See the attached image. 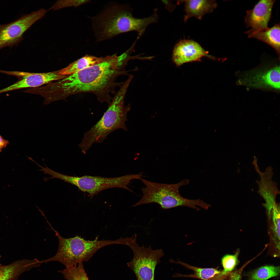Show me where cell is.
<instances>
[{
	"label": "cell",
	"mask_w": 280,
	"mask_h": 280,
	"mask_svg": "<svg viewBox=\"0 0 280 280\" xmlns=\"http://www.w3.org/2000/svg\"><path fill=\"white\" fill-rule=\"evenodd\" d=\"M128 64L121 55L106 56L102 62L81 71L67 75L60 80L59 88L64 97L78 93H88L95 95L101 103L109 105L117 86L123 82L116 81L121 75H128Z\"/></svg>",
	"instance_id": "1"
},
{
	"label": "cell",
	"mask_w": 280,
	"mask_h": 280,
	"mask_svg": "<svg viewBox=\"0 0 280 280\" xmlns=\"http://www.w3.org/2000/svg\"><path fill=\"white\" fill-rule=\"evenodd\" d=\"M129 84L123 83L114 96L108 108L100 119L85 132L79 145L82 152L86 154L95 143L102 142L111 133L118 129L127 131L125 125L127 115L131 109L130 104L124 106V100Z\"/></svg>",
	"instance_id": "2"
},
{
	"label": "cell",
	"mask_w": 280,
	"mask_h": 280,
	"mask_svg": "<svg viewBox=\"0 0 280 280\" xmlns=\"http://www.w3.org/2000/svg\"><path fill=\"white\" fill-rule=\"evenodd\" d=\"M139 179L145 186L141 189L143 195L141 199L131 207L156 203L164 209L184 206L198 211L200 209L197 206L205 209L208 207V205L202 200L199 199L196 200L186 199L180 194L179 188L188 184L189 179H184L178 183L173 184L155 183L142 178Z\"/></svg>",
	"instance_id": "3"
},
{
	"label": "cell",
	"mask_w": 280,
	"mask_h": 280,
	"mask_svg": "<svg viewBox=\"0 0 280 280\" xmlns=\"http://www.w3.org/2000/svg\"><path fill=\"white\" fill-rule=\"evenodd\" d=\"M50 226L58 239V250L54 256L42 261L43 263L56 261L62 263L66 267H71L88 261L101 248L112 244L111 240H99L98 236L92 241L86 240L78 235L65 238Z\"/></svg>",
	"instance_id": "4"
},
{
	"label": "cell",
	"mask_w": 280,
	"mask_h": 280,
	"mask_svg": "<svg viewBox=\"0 0 280 280\" xmlns=\"http://www.w3.org/2000/svg\"><path fill=\"white\" fill-rule=\"evenodd\" d=\"M92 29L97 42L111 39L129 32L133 19L128 4L110 5L91 18Z\"/></svg>",
	"instance_id": "5"
},
{
	"label": "cell",
	"mask_w": 280,
	"mask_h": 280,
	"mask_svg": "<svg viewBox=\"0 0 280 280\" xmlns=\"http://www.w3.org/2000/svg\"><path fill=\"white\" fill-rule=\"evenodd\" d=\"M53 177L54 178L60 179L75 185L81 191L88 193L91 199L103 191L111 188H123L133 193L128 186L132 180L139 179L142 175L139 173L113 178L88 175L79 177L66 175L55 171Z\"/></svg>",
	"instance_id": "6"
},
{
	"label": "cell",
	"mask_w": 280,
	"mask_h": 280,
	"mask_svg": "<svg viewBox=\"0 0 280 280\" xmlns=\"http://www.w3.org/2000/svg\"><path fill=\"white\" fill-rule=\"evenodd\" d=\"M137 235L134 234L128 246L132 249L134 256L127 263L134 272L137 280H154L155 270L164 255L162 249L153 250L151 246H140L136 242Z\"/></svg>",
	"instance_id": "7"
},
{
	"label": "cell",
	"mask_w": 280,
	"mask_h": 280,
	"mask_svg": "<svg viewBox=\"0 0 280 280\" xmlns=\"http://www.w3.org/2000/svg\"><path fill=\"white\" fill-rule=\"evenodd\" d=\"M48 10L41 9L24 15L5 24H0V50L6 47L17 46L23 39V35L30 27L45 16Z\"/></svg>",
	"instance_id": "8"
},
{
	"label": "cell",
	"mask_w": 280,
	"mask_h": 280,
	"mask_svg": "<svg viewBox=\"0 0 280 280\" xmlns=\"http://www.w3.org/2000/svg\"><path fill=\"white\" fill-rule=\"evenodd\" d=\"M241 85L255 88H280V66L256 69L244 73L238 81Z\"/></svg>",
	"instance_id": "9"
},
{
	"label": "cell",
	"mask_w": 280,
	"mask_h": 280,
	"mask_svg": "<svg viewBox=\"0 0 280 280\" xmlns=\"http://www.w3.org/2000/svg\"><path fill=\"white\" fill-rule=\"evenodd\" d=\"M59 71L35 73L23 72L5 71V74L16 76L18 80L3 89L4 92L28 87H37L52 81L62 79L67 76L59 74Z\"/></svg>",
	"instance_id": "10"
},
{
	"label": "cell",
	"mask_w": 280,
	"mask_h": 280,
	"mask_svg": "<svg viewBox=\"0 0 280 280\" xmlns=\"http://www.w3.org/2000/svg\"><path fill=\"white\" fill-rule=\"evenodd\" d=\"M204 57L212 59L215 58L208 54L196 41L190 39L181 40L174 46L172 54V60L177 66L186 63L201 61Z\"/></svg>",
	"instance_id": "11"
},
{
	"label": "cell",
	"mask_w": 280,
	"mask_h": 280,
	"mask_svg": "<svg viewBox=\"0 0 280 280\" xmlns=\"http://www.w3.org/2000/svg\"><path fill=\"white\" fill-rule=\"evenodd\" d=\"M275 1L274 0H261L253 9L247 11L245 23L247 27L251 29L246 32H257L268 28V24Z\"/></svg>",
	"instance_id": "12"
},
{
	"label": "cell",
	"mask_w": 280,
	"mask_h": 280,
	"mask_svg": "<svg viewBox=\"0 0 280 280\" xmlns=\"http://www.w3.org/2000/svg\"><path fill=\"white\" fill-rule=\"evenodd\" d=\"M255 167L261 178L260 181H257L259 185V193L265 200V202L263 205L267 209L270 218L272 209L276 203V195L279 194V192L276 182L271 180L273 173L271 167H268L265 172L262 173L259 170L257 166Z\"/></svg>",
	"instance_id": "13"
},
{
	"label": "cell",
	"mask_w": 280,
	"mask_h": 280,
	"mask_svg": "<svg viewBox=\"0 0 280 280\" xmlns=\"http://www.w3.org/2000/svg\"><path fill=\"white\" fill-rule=\"evenodd\" d=\"M185 3V14L184 20L185 22L192 17L201 20L204 16L212 12L217 6L214 0H190L184 1Z\"/></svg>",
	"instance_id": "14"
},
{
	"label": "cell",
	"mask_w": 280,
	"mask_h": 280,
	"mask_svg": "<svg viewBox=\"0 0 280 280\" xmlns=\"http://www.w3.org/2000/svg\"><path fill=\"white\" fill-rule=\"evenodd\" d=\"M40 261L37 259L17 261L0 267V280H13L23 272L39 266Z\"/></svg>",
	"instance_id": "15"
},
{
	"label": "cell",
	"mask_w": 280,
	"mask_h": 280,
	"mask_svg": "<svg viewBox=\"0 0 280 280\" xmlns=\"http://www.w3.org/2000/svg\"><path fill=\"white\" fill-rule=\"evenodd\" d=\"M249 38H254L271 46L280 56V24H276L273 27L264 30L247 32Z\"/></svg>",
	"instance_id": "16"
},
{
	"label": "cell",
	"mask_w": 280,
	"mask_h": 280,
	"mask_svg": "<svg viewBox=\"0 0 280 280\" xmlns=\"http://www.w3.org/2000/svg\"><path fill=\"white\" fill-rule=\"evenodd\" d=\"M106 58L86 54L60 70L59 74L66 75L76 73L102 62Z\"/></svg>",
	"instance_id": "17"
},
{
	"label": "cell",
	"mask_w": 280,
	"mask_h": 280,
	"mask_svg": "<svg viewBox=\"0 0 280 280\" xmlns=\"http://www.w3.org/2000/svg\"><path fill=\"white\" fill-rule=\"evenodd\" d=\"M172 262L180 264L188 269L193 270L194 273L188 275L178 274L176 276L199 279L201 280H214L217 276L221 272L216 269L202 268L192 266L181 261L179 260Z\"/></svg>",
	"instance_id": "18"
},
{
	"label": "cell",
	"mask_w": 280,
	"mask_h": 280,
	"mask_svg": "<svg viewBox=\"0 0 280 280\" xmlns=\"http://www.w3.org/2000/svg\"><path fill=\"white\" fill-rule=\"evenodd\" d=\"M280 268L278 266L265 265L262 266L251 272L249 274V280H267L278 275Z\"/></svg>",
	"instance_id": "19"
},
{
	"label": "cell",
	"mask_w": 280,
	"mask_h": 280,
	"mask_svg": "<svg viewBox=\"0 0 280 280\" xmlns=\"http://www.w3.org/2000/svg\"><path fill=\"white\" fill-rule=\"evenodd\" d=\"M67 280H89L84 269L82 263L67 267L59 271Z\"/></svg>",
	"instance_id": "20"
},
{
	"label": "cell",
	"mask_w": 280,
	"mask_h": 280,
	"mask_svg": "<svg viewBox=\"0 0 280 280\" xmlns=\"http://www.w3.org/2000/svg\"><path fill=\"white\" fill-rule=\"evenodd\" d=\"M279 206L276 203L272 207L271 212L273 226L272 229L274 234V241L277 249L279 250L280 241Z\"/></svg>",
	"instance_id": "21"
},
{
	"label": "cell",
	"mask_w": 280,
	"mask_h": 280,
	"mask_svg": "<svg viewBox=\"0 0 280 280\" xmlns=\"http://www.w3.org/2000/svg\"><path fill=\"white\" fill-rule=\"evenodd\" d=\"M239 251H237L235 254H226L224 255L221 260L223 268L222 271L223 273L231 272L235 268L238 263V257Z\"/></svg>",
	"instance_id": "22"
},
{
	"label": "cell",
	"mask_w": 280,
	"mask_h": 280,
	"mask_svg": "<svg viewBox=\"0 0 280 280\" xmlns=\"http://www.w3.org/2000/svg\"><path fill=\"white\" fill-rule=\"evenodd\" d=\"M89 0H72L58 1L51 7V9L57 10L66 7L73 6L77 7L89 2Z\"/></svg>",
	"instance_id": "23"
},
{
	"label": "cell",
	"mask_w": 280,
	"mask_h": 280,
	"mask_svg": "<svg viewBox=\"0 0 280 280\" xmlns=\"http://www.w3.org/2000/svg\"><path fill=\"white\" fill-rule=\"evenodd\" d=\"M162 1L166 8L170 12L173 11L176 7V5L170 1Z\"/></svg>",
	"instance_id": "24"
},
{
	"label": "cell",
	"mask_w": 280,
	"mask_h": 280,
	"mask_svg": "<svg viewBox=\"0 0 280 280\" xmlns=\"http://www.w3.org/2000/svg\"><path fill=\"white\" fill-rule=\"evenodd\" d=\"M9 141L4 139L0 135V152L3 148H5L9 144Z\"/></svg>",
	"instance_id": "25"
},
{
	"label": "cell",
	"mask_w": 280,
	"mask_h": 280,
	"mask_svg": "<svg viewBox=\"0 0 280 280\" xmlns=\"http://www.w3.org/2000/svg\"><path fill=\"white\" fill-rule=\"evenodd\" d=\"M1 265L0 263V267H1Z\"/></svg>",
	"instance_id": "26"
}]
</instances>
